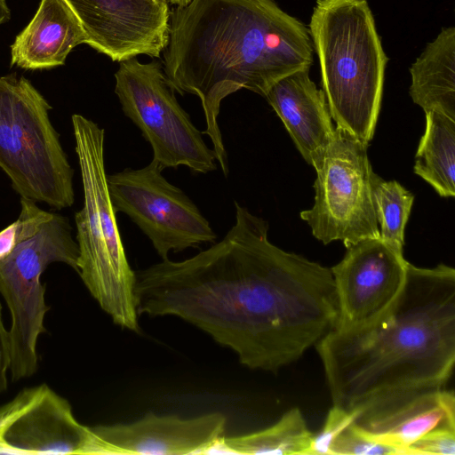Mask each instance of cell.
<instances>
[{"mask_svg":"<svg viewBox=\"0 0 455 455\" xmlns=\"http://www.w3.org/2000/svg\"><path fill=\"white\" fill-rule=\"evenodd\" d=\"M235 207V224L219 243L135 272L137 312L180 317L235 351L243 365L276 372L334 328L332 274L274 245L266 220Z\"/></svg>","mask_w":455,"mask_h":455,"instance_id":"cell-1","label":"cell"},{"mask_svg":"<svg viewBox=\"0 0 455 455\" xmlns=\"http://www.w3.org/2000/svg\"><path fill=\"white\" fill-rule=\"evenodd\" d=\"M308 28L274 0H191L170 14L164 70L175 92L200 100L217 164L228 173L220 104L246 89L266 96L314 62Z\"/></svg>","mask_w":455,"mask_h":455,"instance_id":"cell-2","label":"cell"},{"mask_svg":"<svg viewBox=\"0 0 455 455\" xmlns=\"http://www.w3.org/2000/svg\"><path fill=\"white\" fill-rule=\"evenodd\" d=\"M333 405L358 411L387 396L445 388L455 363V270L408 262L395 303L372 322L316 344Z\"/></svg>","mask_w":455,"mask_h":455,"instance_id":"cell-3","label":"cell"},{"mask_svg":"<svg viewBox=\"0 0 455 455\" xmlns=\"http://www.w3.org/2000/svg\"><path fill=\"white\" fill-rule=\"evenodd\" d=\"M308 30L331 119L336 127L369 144L388 58L367 0H317Z\"/></svg>","mask_w":455,"mask_h":455,"instance_id":"cell-4","label":"cell"},{"mask_svg":"<svg viewBox=\"0 0 455 455\" xmlns=\"http://www.w3.org/2000/svg\"><path fill=\"white\" fill-rule=\"evenodd\" d=\"M71 120L84 190L83 208L75 215L77 273L116 324L138 332L136 273L127 260L108 189L105 132L82 115Z\"/></svg>","mask_w":455,"mask_h":455,"instance_id":"cell-5","label":"cell"},{"mask_svg":"<svg viewBox=\"0 0 455 455\" xmlns=\"http://www.w3.org/2000/svg\"><path fill=\"white\" fill-rule=\"evenodd\" d=\"M51 108L25 77H0V168L20 196L62 209L74 204V171Z\"/></svg>","mask_w":455,"mask_h":455,"instance_id":"cell-6","label":"cell"},{"mask_svg":"<svg viewBox=\"0 0 455 455\" xmlns=\"http://www.w3.org/2000/svg\"><path fill=\"white\" fill-rule=\"evenodd\" d=\"M68 220L54 213L31 238L0 260V293L11 313L10 372L12 381L31 377L38 368L37 340L46 331L45 285L41 276L53 262L76 272L79 250Z\"/></svg>","mask_w":455,"mask_h":455,"instance_id":"cell-7","label":"cell"},{"mask_svg":"<svg viewBox=\"0 0 455 455\" xmlns=\"http://www.w3.org/2000/svg\"><path fill=\"white\" fill-rule=\"evenodd\" d=\"M115 79L124 114L140 130L163 170L184 165L205 174L217 169L214 150L179 104L160 61L122 60Z\"/></svg>","mask_w":455,"mask_h":455,"instance_id":"cell-8","label":"cell"},{"mask_svg":"<svg viewBox=\"0 0 455 455\" xmlns=\"http://www.w3.org/2000/svg\"><path fill=\"white\" fill-rule=\"evenodd\" d=\"M366 144L335 126L315 168V204L300 212L313 235L324 244L342 241L346 248L366 238L380 237Z\"/></svg>","mask_w":455,"mask_h":455,"instance_id":"cell-9","label":"cell"},{"mask_svg":"<svg viewBox=\"0 0 455 455\" xmlns=\"http://www.w3.org/2000/svg\"><path fill=\"white\" fill-rule=\"evenodd\" d=\"M152 161L141 169L107 175L114 210L125 213L148 236L162 260L178 252L213 243L216 234L196 205L162 175Z\"/></svg>","mask_w":455,"mask_h":455,"instance_id":"cell-10","label":"cell"},{"mask_svg":"<svg viewBox=\"0 0 455 455\" xmlns=\"http://www.w3.org/2000/svg\"><path fill=\"white\" fill-rule=\"evenodd\" d=\"M0 454H96V439L70 403L41 384L0 406Z\"/></svg>","mask_w":455,"mask_h":455,"instance_id":"cell-11","label":"cell"},{"mask_svg":"<svg viewBox=\"0 0 455 455\" xmlns=\"http://www.w3.org/2000/svg\"><path fill=\"white\" fill-rule=\"evenodd\" d=\"M407 264L403 251L380 237L347 246L343 259L331 268L338 305L333 329L353 330L385 313L403 291Z\"/></svg>","mask_w":455,"mask_h":455,"instance_id":"cell-12","label":"cell"},{"mask_svg":"<svg viewBox=\"0 0 455 455\" xmlns=\"http://www.w3.org/2000/svg\"><path fill=\"white\" fill-rule=\"evenodd\" d=\"M80 20L87 44L120 62L138 55L158 58L170 31L165 0H65Z\"/></svg>","mask_w":455,"mask_h":455,"instance_id":"cell-13","label":"cell"},{"mask_svg":"<svg viewBox=\"0 0 455 455\" xmlns=\"http://www.w3.org/2000/svg\"><path fill=\"white\" fill-rule=\"evenodd\" d=\"M227 417L220 411L184 419L153 412L131 423L92 427L96 454H206L225 435Z\"/></svg>","mask_w":455,"mask_h":455,"instance_id":"cell-14","label":"cell"},{"mask_svg":"<svg viewBox=\"0 0 455 455\" xmlns=\"http://www.w3.org/2000/svg\"><path fill=\"white\" fill-rule=\"evenodd\" d=\"M354 427L367 438L412 455L410 446L441 425L455 427V395L446 388L395 394L356 411Z\"/></svg>","mask_w":455,"mask_h":455,"instance_id":"cell-15","label":"cell"},{"mask_svg":"<svg viewBox=\"0 0 455 455\" xmlns=\"http://www.w3.org/2000/svg\"><path fill=\"white\" fill-rule=\"evenodd\" d=\"M265 98L283 123L303 158L315 169L335 127L324 92L310 79L309 68L281 79Z\"/></svg>","mask_w":455,"mask_h":455,"instance_id":"cell-16","label":"cell"},{"mask_svg":"<svg viewBox=\"0 0 455 455\" xmlns=\"http://www.w3.org/2000/svg\"><path fill=\"white\" fill-rule=\"evenodd\" d=\"M86 43L83 26L65 0H42L11 46V64L25 69L60 66L76 46Z\"/></svg>","mask_w":455,"mask_h":455,"instance_id":"cell-17","label":"cell"},{"mask_svg":"<svg viewBox=\"0 0 455 455\" xmlns=\"http://www.w3.org/2000/svg\"><path fill=\"white\" fill-rule=\"evenodd\" d=\"M409 70L413 102L455 120V28H442Z\"/></svg>","mask_w":455,"mask_h":455,"instance_id":"cell-18","label":"cell"},{"mask_svg":"<svg viewBox=\"0 0 455 455\" xmlns=\"http://www.w3.org/2000/svg\"><path fill=\"white\" fill-rule=\"evenodd\" d=\"M313 433L299 408H291L270 427L235 436H221L206 454L304 455Z\"/></svg>","mask_w":455,"mask_h":455,"instance_id":"cell-19","label":"cell"},{"mask_svg":"<svg viewBox=\"0 0 455 455\" xmlns=\"http://www.w3.org/2000/svg\"><path fill=\"white\" fill-rule=\"evenodd\" d=\"M413 171L441 196H455V120L438 112H426L425 132Z\"/></svg>","mask_w":455,"mask_h":455,"instance_id":"cell-20","label":"cell"},{"mask_svg":"<svg viewBox=\"0 0 455 455\" xmlns=\"http://www.w3.org/2000/svg\"><path fill=\"white\" fill-rule=\"evenodd\" d=\"M371 192L380 238L403 251L404 228L414 196L397 181H386L376 173L371 179Z\"/></svg>","mask_w":455,"mask_h":455,"instance_id":"cell-21","label":"cell"},{"mask_svg":"<svg viewBox=\"0 0 455 455\" xmlns=\"http://www.w3.org/2000/svg\"><path fill=\"white\" fill-rule=\"evenodd\" d=\"M35 202L21 196L19 218L0 231V260L6 258L20 243L35 235L52 218L54 213L42 210Z\"/></svg>","mask_w":455,"mask_h":455,"instance_id":"cell-22","label":"cell"},{"mask_svg":"<svg viewBox=\"0 0 455 455\" xmlns=\"http://www.w3.org/2000/svg\"><path fill=\"white\" fill-rule=\"evenodd\" d=\"M404 455L398 448L374 442L363 435L353 425L335 439L331 455Z\"/></svg>","mask_w":455,"mask_h":455,"instance_id":"cell-23","label":"cell"},{"mask_svg":"<svg viewBox=\"0 0 455 455\" xmlns=\"http://www.w3.org/2000/svg\"><path fill=\"white\" fill-rule=\"evenodd\" d=\"M356 416V411H348L333 405L321 430L313 435L310 446L304 455H331V444L340 433L355 421Z\"/></svg>","mask_w":455,"mask_h":455,"instance_id":"cell-24","label":"cell"},{"mask_svg":"<svg viewBox=\"0 0 455 455\" xmlns=\"http://www.w3.org/2000/svg\"><path fill=\"white\" fill-rule=\"evenodd\" d=\"M409 449L412 455H455V427H436L415 441Z\"/></svg>","mask_w":455,"mask_h":455,"instance_id":"cell-25","label":"cell"},{"mask_svg":"<svg viewBox=\"0 0 455 455\" xmlns=\"http://www.w3.org/2000/svg\"><path fill=\"white\" fill-rule=\"evenodd\" d=\"M2 310L0 303V393L8 387L7 372L10 371V335L4 324Z\"/></svg>","mask_w":455,"mask_h":455,"instance_id":"cell-26","label":"cell"},{"mask_svg":"<svg viewBox=\"0 0 455 455\" xmlns=\"http://www.w3.org/2000/svg\"><path fill=\"white\" fill-rule=\"evenodd\" d=\"M10 14L5 0H0V25L10 19Z\"/></svg>","mask_w":455,"mask_h":455,"instance_id":"cell-27","label":"cell"},{"mask_svg":"<svg viewBox=\"0 0 455 455\" xmlns=\"http://www.w3.org/2000/svg\"><path fill=\"white\" fill-rule=\"evenodd\" d=\"M169 4L175 6H183L188 4L191 0H165Z\"/></svg>","mask_w":455,"mask_h":455,"instance_id":"cell-28","label":"cell"}]
</instances>
